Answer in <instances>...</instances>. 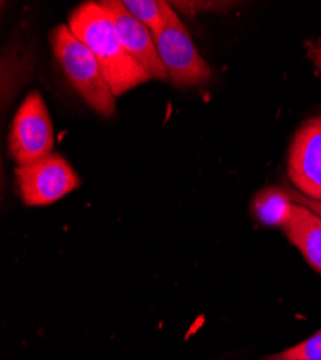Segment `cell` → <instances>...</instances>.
<instances>
[{
    "label": "cell",
    "mask_w": 321,
    "mask_h": 360,
    "mask_svg": "<svg viewBox=\"0 0 321 360\" xmlns=\"http://www.w3.org/2000/svg\"><path fill=\"white\" fill-rule=\"evenodd\" d=\"M15 177L20 199L27 206L55 203L81 184L72 166L56 153L31 165L18 166Z\"/></svg>",
    "instance_id": "obj_4"
},
{
    "label": "cell",
    "mask_w": 321,
    "mask_h": 360,
    "mask_svg": "<svg viewBox=\"0 0 321 360\" xmlns=\"http://www.w3.org/2000/svg\"><path fill=\"white\" fill-rule=\"evenodd\" d=\"M282 229L288 241L296 245L310 266L321 274V217L310 207L294 202L291 217Z\"/></svg>",
    "instance_id": "obj_8"
},
{
    "label": "cell",
    "mask_w": 321,
    "mask_h": 360,
    "mask_svg": "<svg viewBox=\"0 0 321 360\" xmlns=\"http://www.w3.org/2000/svg\"><path fill=\"white\" fill-rule=\"evenodd\" d=\"M293 200L287 191L277 188L259 192L254 199V215L256 219L268 226H284L293 211Z\"/></svg>",
    "instance_id": "obj_9"
},
{
    "label": "cell",
    "mask_w": 321,
    "mask_h": 360,
    "mask_svg": "<svg viewBox=\"0 0 321 360\" xmlns=\"http://www.w3.org/2000/svg\"><path fill=\"white\" fill-rule=\"evenodd\" d=\"M123 6L155 35L160 34L170 23L179 19L171 4L159 0H123Z\"/></svg>",
    "instance_id": "obj_10"
},
{
    "label": "cell",
    "mask_w": 321,
    "mask_h": 360,
    "mask_svg": "<svg viewBox=\"0 0 321 360\" xmlns=\"http://www.w3.org/2000/svg\"><path fill=\"white\" fill-rule=\"evenodd\" d=\"M314 63L318 67V70L321 71V44L314 51Z\"/></svg>",
    "instance_id": "obj_13"
},
{
    "label": "cell",
    "mask_w": 321,
    "mask_h": 360,
    "mask_svg": "<svg viewBox=\"0 0 321 360\" xmlns=\"http://www.w3.org/2000/svg\"><path fill=\"white\" fill-rule=\"evenodd\" d=\"M287 170L301 195L321 202V117L308 120L296 133Z\"/></svg>",
    "instance_id": "obj_6"
},
{
    "label": "cell",
    "mask_w": 321,
    "mask_h": 360,
    "mask_svg": "<svg viewBox=\"0 0 321 360\" xmlns=\"http://www.w3.org/2000/svg\"><path fill=\"white\" fill-rule=\"evenodd\" d=\"M100 4L110 15L124 49L149 78L159 81L169 79L150 29L136 19L119 0H103Z\"/></svg>",
    "instance_id": "obj_7"
},
{
    "label": "cell",
    "mask_w": 321,
    "mask_h": 360,
    "mask_svg": "<svg viewBox=\"0 0 321 360\" xmlns=\"http://www.w3.org/2000/svg\"><path fill=\"white\" fill-rule=\"evenodd\" d=\"M155 42L174 86H199L211 81L212 71L196 49L181 18L170 22L160 34L155 35Z\"/></svg>",
    "instance_id": "obj_5"
},
{
    "label": "cell",
    "mask_w": 321,
    "mask_h": 360,
    "mask_svg": "<svg viewBox=\"0 0 321 360\" xmlns=\"http://www.w3.org/2000/svg\"><path fill=\"white\" fill-rule=\"evenodd\" d=\"M51 45L65 77L86 105L103 117L115 115V96L97 58L68 25H58L53 29Z\"/></svg>",
    "instance_id": "obj_2"
},
{
    "label": "cell",
    "mask_w": 321,
    "mask_h": 360,
    "mask_svg": "<svg viewBox=\"0 0 321 360\" xmlns=\"http://www.w3.org/2000/svg\"><path fill=\"white\" fill-rule=\"evenodd\" d=\"M68 26L97 58L115 98L150 81L149 75L124 49L101 4L86 2L78 6L71 13Z\"/></svg>",
    "instance_id": "obj_1"
},
{
    "label": "cell",
    "mask_w": 321,
    "mask_h": 360,
    "mask_svg": "<svg viewBox=\"0 0 321 360\" xmlns=\"http://www.w3.org/2000/svg\"><path fill=\"white\" fill-rule=\"evenodd\" d=\"M287 192H288V195H289L291 200H293V202H297V203H301V205H304V206L310 207L311 211H314L315 214H318V215L321 217V202H318V200H313V199H308V198H306L304 195H301L300 192H296V191H287Z\"/></svg>",
    "instance_id": "obj_12"
},
{
    "label": "cell",
    "mask_w": 321,
    "mask_h": 360,
    "mask_svg": "<svg viewBox=\"0 0 321 360\" xmlns=\"http://www.w3.org/2000/svg\"><path fill=\"white\" fill-rule=\"evenodd\" d=\"M53 126L38 91L26 96L18 108L9 133V153L18 166L31 165L53 152Z\"/></svg>",
    "instance_id": "obj_3"
},
{
    "label": "cell",
    "mask_w": 321,
    "mask_h": 360,
    "mask_svg": "<svg viewBox=\"0 0 321 360\" xmlns=\"http://www.w3.org/2000/svg\"><path fill=\"white\" fill-rule=\"evenodd\" d=\"M262 360H321V328L301 343Z\"/></svg>",
    "instance_id": "obj_11"
}]
</instances>
